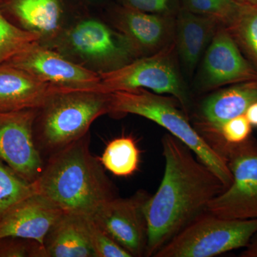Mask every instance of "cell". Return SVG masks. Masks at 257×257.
Segmentation results:
<instances>
[{"label": "cell", "mask_w": 257, "mask_h": 257, "mask_svg": "<svg viewBox=\"0 0 257 257\" xmlns=\"http://www.w3.org/2000/svg\"><path fill=\"white\" fill-rule=\"evenodd\" d=\"M162 143L163 178L144 207L147 226L145 256H155L226 189L221 179L194 158L192 150L178 139L167 134Z\"/></svg>", "instance_id": "6da1fadb"}, {"label": "cell", "mask_w": 257, "mask_h": 257, "mask_svg": "<svg viewBox=\"0 0 257 257\" xmlns=\"http://www.w3.org/2000/svg\"><path fill=\"white\" fill-rule=\"evenodd\" d=\"M34 184L37 194L63 212L78 215L92 216L116 197L99 158L89 150L87 135L52 153Z\"/></svg>", "instance_id": "7a4b0ae2"}, {"label": "cell", "mask_w": 257, "mask_h": 257, "mask_svg": "<svg viewBox=\"0 0 257 257\" xmlns=\"http://www.w3.org/2000/svg\"><path fill=\"white\" fill-rule=\"evenodd\" d=\"M109 114H136L157 123L187 145L224 184L232 182V176L224 157L216 152L177 106V100L147 89L109 93Z\"/></svg>", "instance_id": "3957f363"}, {"label": "cell", "mask_w": 257, "mask_h": 257, "mask_svg": "<svg viewBox=\"0 0 257 257\" xmlns=\"http://www.w3.org/2000/svg\"><path fill=\"white\" fill-rule=\"evenodd\" d=\"M109 94L64 89L39 109L35 138L39 150L52 153L87 135L93 121L109 113Z\"/></svg>", "instance_id": "277c9868"}, {"label": "cell", "mask_w": 257, "mask_h": 257, "mask_svg": "<svg viewBox=\"0 0 257 257\" xmlns=\"http://www.w3.org/2000/svg\"><path fill=\"white\" fill-rule=\"evenodd\" d=\"M257 219H225L204 211L159 250L155 257H213L246 247Z\"/></svg>", "instance_id": "5b68a950"}, {"label": "cell", "mask_w": 257, "mask_h": 257, "mask_svg": "<svg viewBox=\"0 0 257 257\" xmlns=\"http://www.w3.org/2000/svg\"><path fill=\"white\" fill-rule=\"evenodd\" d=\"M206 141L221 155L232 176V182L208 204L206 211L230 219H257V140L230 145L214 136Z\"/></svg>", "instance_id": "8992f818"}, {"label": "cell", "mask_w": 257, "mask_h": 257, "mask_svg": "<svg viewBox=\"0 0 257 257\" xmlns=\"http://www.w3.org/2000/svg\"><path fill=\"white\" fill-rule=\"evenodd\" d=\"M174 45L153 55L131 61L118 68L99 72L100 81L93 92L109 94L120 91L150 89L157 94H169L184 109L189 106L187 90L172 60Z\"/></svg>", "instance_id": "52a82bcc"}, {"label": "cell", "mask_w": 257, "mask_h": 257, "mask_svg": "<svg viewBox=\"0 0 257 257\" xmlns=\"http://www.w3.org/2000/svg\"><path fill=\"white\" fill-rule=\"evenodd\" d=\"M39 109L0 111V160L34 183L44 165L35 138Z\"/></svg>", "instance_id": "ba28073f"}, {"label": "cell", "mask_w": 257, "mask_h": 257, "mask_svg": "<svg viewBox=\"0 0 257 257\" xmlns=\"http://www.w3.org/2000/svg\"><path fill=\"white\" fill-rule=\"evenodd\" d=\"M5 64L23 69L42 82L70 90L92 91L100 81L99 72L42 46L40 41Z\"/></svg>", "instance_id": "9c48e42d"}, {"label": "cell", "mask_w": 257, "mask_h": 257, "mask_svg": "<svg viewBox=\"0 0 257 257\" xmlns=\"http://www.w3.org/2000/svg\"><path fill=\"white\" fill-rule=\"evenodd\" d=\"M150 196L145 191H139L128 198H113L91 216L133 257L145 256L147 226L144 207Z\"/></svg>", "instance_id": "30bf717a"}, {"label": "cell", "mask_w": 257, "mask_h": 257, "mask_svg": "<svg viewBox=\"0 0 257 257\" xmlns=\"http://www.w3.org/2000/svg\"><path fill=\"white\" fill-rule=\"evenodd\" d=\"M67 41L74 55L102 67L103 71L118 68L135 57L119 32L93 19L83 20L71 29Z\"/></svg>", "instance_id": "8fae6325"}, {"label": "cell", "mask_w": 257, "mask_h": 257, "mask_svg": "<svg viewBox=\"0 0 257 257\" xmlns=\"http://www.w3.org/2000/svg\"><path fill=\"white\" fill-rule=\"evenodd\" d=\"M257 81V70L224 28L216 32L203 60L201 84L206 89Z\"/></svg>", "instance_id": "7c38bea8"}, {"label": "cell", "mask_w": 257, "mask_h": 257, "mask_svg": "<svg viewBox=\"0 0 257 257\" xmlns=\"http://www.w3.org/2000/svg\"><path fill=\"white\" fill-rule=\"evenodd\" d=\"M115 28L135 57L153 55L170 45L175 30L173 17L150 14L121 6L114 13Z\"/></svg>", "instance_id": "4fadbf2b"}, {"label": "cell", "mask_w": 257, "mask_h": 257, "mask_svg": "<svg viewBox=\"0 0 257 257\" xmlns=\"http://www.w3.org/2000/svg\"><path fill=\"white\" fill-rule=\"evenodd\" d=\"M64 213L46 198L33 194L0 218V238L32 240L44 246L47 234Z\"/></svg>", "instance_id": "5bb4252c"}, {"label": "cell", "mask_w": 257, "mask_h": 257, "mask_svg": "<svg viewBox=\"0 0 257 257\" xmlns=\"http://www.w3.org/2000/svg\"><path fill=\"white\" fill-rule=\"evenodd\" d=\"M64 89L42 82L18 67L0 65V111L42 109Z\"/></svg>", "instance_id": "9a60e30c"}, {"label": "cell", "mask_w": 257, "mask_h": 257, "mask_svg": "<svg viewBox=\"0 0 257 257\" xmlns=\"http://www.w3.org/2000/svg\"><path fill=\"white\" fill-rule=\"evenodd\" d=\"M257 101V81L238 83L208 96L201 106V135L216 133L226 121L244 114Z\"/></svg>", "instance_id": "2e32d148"}, {"label": "cell", "mask_w": 257, "mask_h": 257, "mask_svg": "<svg viewBox=\"0 0 257 257\" xmlns=\"http://www.w3.org/2000/svg\"><path fill=\"white\" fill-rule=\"evenodd\" d=\"M219 25L214 19L180 8L175 25L176 46L184 67L192 72Z\"/></svg>", "instance_id": "e0dca14e"}, {"label": "cell", "mask_w": 257, "mask_h": 257, "mask_svg": "<svg viewBox=\"0 0 257 257\" xmlns=\"http://www.w3.org/2000/svg\"><path fill=\"white\" fill-rule=\"evenodd\" d=\"M0 9L15 25L41 37L52 36L60 29V0H0Z\"/></svg>", "instance_id": "ac0fdd59"}, {"label": "cell", "mask_w": 257, "mask_h": 257, "mask_svg": "<svg viewBox=\"0 0 257 257\" xmlns=\"http://www.w3.org/2000/svg\"><path fill=\"white\" fill-rule=\"evenodd\" d=\"M44 249L45 257H95L84 216L64 213L47 234Z\"/></svg>", "instance_id": "d6986e66"}, {"label": "cell", "mask_w": 257, "mask_h": 257, "mask_svg": "<svg viewBox=\"0 0 257 257\" xmlns=\"http://www.w3.org/2000/svg\"><path fill=\"white\" fill-rule=\"evenodd\" d=\"M140 151L137 142L131 136H121L106 145L99 158L104 168L116 177L132 176L138 170Z\"/></svg>", "instance_id": "ffe728a7"}, {"label": "cell", "mask_w": 257, "mask_h": 257, "mask_svg": "<svg viewBox=\"0 0 257 257\" xmlns=\"http://www.w3.org/2000/svg\"><path fill=\"white\" fill-rule=\"evenodd\" d=\"M224 28L257 70V8L239 5L234 18Z\"/></svg>", "instance_id": "44dd1931"}, {"label": "cell", "mask_w": 257, "mask_h": 257, "mask_svg": "<svg viewBox=\"0 0 257 257\" xmlns=\"http://www.w3.org/2000/svg\"><path fill=\"white\" fill-rule=\"evenodd\" d=\"M37 194L35 184L0 160V218L19 202Z\"/></svg>", "instance_id": "7402d4cb"}, {"label": "cell", "mask_w": 257, "mask_h": 257, "mask_svg": "<svg viewBox=\"0 0 257 257\" xmlns=\"http://www.w3.org/2000/svg\"><path fill=\"white\" fill-rule=\"evenodd\" d=\"M40 39L38 34L24 30L10 21L0 9V65Z\"/></svg>", "instance_id": "603a6c76"}, {"label": "cell", "mask_w": 257, "mask_h": 257, "mask_svg": "<svg viewBox=\"0 0 257 257\" xmlns=\"http://www.w3.org/2000/svg\"><path fill=\"white\" fill-rule=\"evenodd\" d=\"M180 4L191 13L214 19L224 28L231 23L239 6L234 0H180Z\"/></svg>", "instance_id": "cb8c5ba5"}, {"label": "cell", "mask_w": 257, "mask_h": 257, "mask_svg": "<svg viewBox=\"0 0 257 257\" xmlns=\"http://www.w3.org/2000/svg\"><path fill=\"white\" fill-rule=\"evenodd\" d=\"M88 237L95 257H133L106 233L91 216H84Z\"/></svg>", "instance_id": "d4e9b609"}, {"label": "cell", "mask_w": 257, "mask_h": 257, "mask_svg": "<svg viewBox=\"0 0 257 257\" xmlns=\"http://www.w3.org/2000/svg\"><path fill=\"white\" fill-rule=\"evenodd\" d=\"M251 133L252 126L245 115L242 114L226 121L217 133L202 135V137H216L230 145H239L251 138Z\"/></svg>", "instance_id": "484cf974"}, {"label": "cell", "mask_w": 257, "mask_h": 257, "mask_svg": "<svg viewBox=\"0 0 257 257\" xmlns=\"http://www.w3.org/2000/svg\"><path fill=\"white\" fill-rule=\"evenodd\" d=\"M0 257H45V249L32 240L0 238Z\"/></svg>", "instance_id": "4316f807"}, {"label": "cell", "mask_w": 257, "mask_h": 257, "mask_svg": "<svg viewBox=\"0 0 257 257\" xmlns=\"http://www.w3.org/2000/svg\"><path fill=\"white\" fill-rule=\"evenodd\" d=\"M122 6L150 14L173 17L181 8L180 0H120Z\"/></svg>", "instance_id": "83f0119b"}, {"label": "cell", "mask_w": 257, "mask_h": 257, "mask_svg": "<svg viewBox=\"0 0 257 257\" xmlns=\"http://www.w3.org/2000/svg\"><path fill=\"white\" fill-rule=\"evenodd\" d=\"M246 249L241 252V257H257V232L253 236Z\"/></svg>", "instance_id": "f1b7e54d"}, {"label": "cell", "mask_w": 257, "mask_h": 257, "mask_svg": "<svg viewBox=\"0 0 257 257\" xmlns=\"http://www.w3.org/2000/svg\"><path fill=\"white\" fill-rule=\"evenodd\" d=\"M244 115L252 127H257V101L248 106Z\"/></svg>", "instance_id": "f546056e"}, {"label": "cell", "mask_w": 257, "mask_h": 257, "mask_svg": "<svg viewBox=\"0 0 257 257\" xmlns=\"http://www.w3.org/2000/svg\"><path fill=\"white\" fill-rule=\"evenodd\" d=\"M238 4L247 5V6L256 7L257 8V0H234Z\"/></svg>", "instance_id": "4dcf8cb0"}]
</instances>
